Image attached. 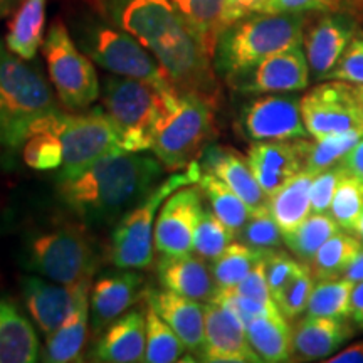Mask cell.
Wrapping results in <instances>:
<instances>
[{
    "mask_svg": "<svg viewBox=\"0 0 363 363\" xmlns=\"http://www.w3.org/2000/svg\"><path fill=\"white\" fill-rule=\"evenodd\" d=\"M266 0H225L222 11V27L234 24L251 13L259 12ZM222 29V30H224Z\"/></svg>",
    "mask_w": 363,
    "mask_h": 363,
    "instance_id": "obj_49",
    "label": "cell"
},
{
    "mask_svg": "<svg viewBox=\"0 0 363 363\" xmlns=\"http://www.w3.org/2000/svg\"><path fill=\"white\" fill-rule=\"evenodd\" d=\"M303 123L311 138L363 128V101L357 86L326 79L299 98Z\"/></svg>",
    "mask_w": 363,
    "mask_h": 363,
    "instance_id": "obj_12",
    "label": "cell"
},
{
    "mask_svg": "<svg viewBox=\"0 0 363 363\" xmlns=\"http://www.w3.org/2000/svg\"><path fill=\"white\" fill-rule=\"evenodd\" d=\"M347 172V170H345ZM363 212V185L355 177L345 174L340 182L328 214L337 220L340 229L345 233L355 234L358 219Z\"/></svg>",
    "mask_w": 363,
    "mask_h": 363,
    "instance_id": "obj_40",
    "label": "cell"
},
{
    "mask_svg": "<svg viewBox=\"0 0 363 363\" xmlns=\"http://www.w3.org/2000/svg\"><path fill=\"white\" fill-rule=\"evenodd\" d=\"M145 321H147V348H145V362L147 363H174L179 362L182 353L187 348L177 337L162 316L147 303L145 308Z\"/></svg>",
    "mask_w": 363,
    "mask_h": 363,
    "instance_id": "obj_38",
    "label": "cell"
},
{
    "mask_svg": "<svg viewBox=\"0 0 363 363\" xmlns=\"http://www.w3.org/2000/svg\"><path fill=\"white\" fill-rule=\"evenodd\" d=\"M234 238L235 234L214 214V211L203 207L195 225L192 251L197 252L202 259L214 261L225 251Z\"/></svg>",
    "mask_w": 363,
    "mask_h": 363,
    "instance_id": "obj_39",
    "label": "cell"
},
{
    "mask_svg": "<svg viewBox=\"0 0 363 363\" xmlns=\"http://www.w3.org/2000/svg\"><path fill=\"white\" fill-rule=\"evenodd\" d=\"M202 362H262L249 343L246 326L219 301L206 303V347Z\"/></svg>",
    "mask_w": 363,
    "mask_h": 363,
    "instance_id": "obj_17",
    "label": "cell"
},
{
    "mask_svg": "<svg viewBox=\"0 0 363 363\" xmlns=\"http://www.w3.org/2000/svg\"><path fill=\"white\" fill-rule=\"evenodd\" d=\"M345 169L342 163H335L330 169H326L315 175L311 185V212L315 214H325L330 211L331 201L337 192L340 182L345 177Z\"/></svg>",
    "mask_w": 363,
    "mask_h": 363,
    "instance_id": "obj_44",
    "label": "cell"
},
{
    "mask_svg": "<svg viewBox=\"0 0 363 363\" xmlns=\"http://www.w3.org/2000/svg\"><path fill=\"white\" fill-rule=\"evenodd\" d=\"M69 33L81 51L111 74L145 81L160 89H174L155 56L135 35L94 9L72 16Z\"/></svg>",
    "mask_w": 363,
    "mask_h": 363,
    "instance_id": "obj_5",
    "label": "cell"
},
{
    "mask_svg": "<svg viewBox=\"0 0 363 363\" xmlns=\"http://www.w3.org/2000/svg\"><path fill=\"white\" fill-rule=\"evenodd\" d=\"M59 111L38 67L0 43V145L17 150L35 121Z\"/></svg>",
    "mask_w": 363,
    "mask_h": 363,
    "instance_id": "obj_6",
    "label": "cell"
},
{
    "mask_svg": "<svg viewBox=\"0 0 363 363\" xmlns=\"http://www.w3.org/2000/svg\"><path fill=\"white\" fill-rule=\"evenodd\" d=\"M202 172H208L229 185L247 203L251 211H262L269 207V195L261 189L254 177L247 158L224 147H207L199 160Z\"/></svg>",
    "mask_w": 363,
    "mask_h": 363,
    "instance_id": "obj_22",
    "label": "cell"
},
{
    "mask_svg": "<svg viewBox=\"0 0 363 363\" xmlns=\"http://www.w3.org/2000/svg\"><path fill=\"white\" fill-rule=\"evenodd\" d=\"M24 0H0V19L16 12V9L21 6Z\"/></svg>",
    "mask_w": 363,
    "mask_h": 363,
    "instance_id": "obj_54",
    "label": "cell"
},
{
    "mask_svg": "<svg viewBox=\"0 0 363 363\" xmlns=\"http://www.w3.org/2000/svg\"><path fill=\"white\" fill-rule=\"evenodd\" d=\"M355 333L350 320L305 316L293 330V355L303 360H326Z\"/></svg>",
    "mask_w": 363,
    "mask_h": 363,
    "instance_id": "obj_25",
    "label": "cell"
},
{
    "mask_svg": "<svg viewBox=\"0 0 363 363\" xmlns=\"http://www.w3.org/2000/svg\"><path fill=\"white\" fill-rule=\"evenodd\" d=\"M91 283L76 286L72 310L56 331L48 335L44 360L51 363H69L81 360V353L88 338Z\"/></svg>",
    "mask_w": 363,
    "mask_h": 363,
    "instance_id": "obj_26",
    "label": "cell"
},
{
    "mask_svg": "<svg viewBox=\"0 0 363 363\" xmlns=\"http://www.w3.org/2000/svg\"><path fill=\"white\" fill-rule=\"evenodd\" d=\"M305 138L279 142H254L247 163L261 189L269 195L278 192L298 172L305 169Z\"/></svg>",
    "mask_w": 363,
    "mask_h": 363,
    "instance_id": "obj_19",
    "label": "cell"
},
{
    "mask_svg": "<svg viewBox=\"0 0 363 363\" xmlns=\"http://www.w3.org/2000/svg\"><path fill=\"white\" fill-rule=\"evenodd\" d=\"M264 257H262V259L257 262L251 271H249V274L240 281L238 286H235L233 291L244 294V296L259 299V301H274V298H272L271 294L269 284H267Z\"/></svg>",
    "mask_w": 363,
    "mask_h": 363,
    "instance_id": "obj_48",
    "label": "cell"
},
{
    "mask_svg": "<svg viewBox=\"0 0 363 363\" xmlns=\"http://www.w3.org/2000/svg\"><path fill=\"white\" fill-rule=\"evenodd\" d=\"M267 251H257L244 242H230L225 251L212 261L211 269L217 284V293L230 291L249 274Z\"/></svg>",
    "mask_w": 363,
    "mask_h": 363,
    "instance_id": "obj_34",
    "label": "cell"
},
{
    "mask_svg": "<svg viewBox=\"0 0 363 363\" xmlns=\"http://www.w3.org/2000/svg\"><path fill=\"white\" fill-rule=\"evenodd\" d=\"M305 26L306 16L301 12H256L227 26L217 39L216 72L225 79L272 54L301 45Z\"/></svg>",
    "mask_w": 363,
    "mask_h": 363,
    "instance_id": "obj_4",
    "label": "cell"
},
{
    "mask_svg": "<svg viewBox=\"0 0 363 363\" xmlns=\"http://www.w3.org/2000/svg\"><path fill=\"white\" fill-rule=\"evenodd\" d=\"M266 276L267 284H269L272 298H276L283 291V288L288 284V281L296 274V271L301 266V261L294 259L288 252L281 249H272L266 254Z\"/></svg>",
    "mask_w": 363,
    "mask_h": 363,
    "instance_id": "obj_47",
    "label": "cell"
},
{
    "mask_svg": "<svg viewBox=\"0 0 363 363\" xmlns=\"http://www.w3.org/2000/svg\"><path fill=\"white\" fill-rule=\"evenodd\" d=\"M147 321L143 310H131L111 321L93 347V360L106 363L145 362Z\"/></svg>",
    "mask_w": 363,
    "mask_h": 363,
    "instance_id": "obj_21",
    "label": "cell"
},
{
    "mask_svg": "<svg viewBox=\"0 0 363 363\" xmlns=\"http://www.w3.org/2000/svg\"><path fill=\"white\" fill-rule=\"evenodd\" d=\"M225 0H172L175 11L214 61L217 39L222 33V11Z\"/></svg>",
    "mask_w": 363,
    "mask_h": 363,
    "instance_id": "obj_31",
    "label": "cell"
},
{
    "mask_svg": "<svg viewBox=\"0 0 363 363\" xmlns=\"http://www.w3.org/2000/svg\"><path fill=\"white\" fill-rule=\"evenodd\" d=\"M39 340L33 323L11 299L0 298V363H33Z\"/></svg>",
    "mask_w": 363,
    "mask_h": 363,
    "instance_id": "obj_27",
    "label": "cell"
},
{
    "mask_svg": "<svg viewBox=\"0 0 363 363\" xmlns=\"http://www.w3.org/2000/svg\"><path fill=\"white\" fill-rule=\"evenodd\" d=\"M310 79V66L301 44L272 54L247 69L227 76L225 83L238 93L267 94L303 91L308 88Z\"/></svg>",
    "mask_w": 363,
    "mask_h": 363,
    "instance_id": "obj_13",
    "label": "cell"
},
{
    "mask_svg": "<svg viewBox=\"0 0 363 363\" xmlns=\"http://www.w3.org/2000/svg\"><path fill=\"white\" fill-rule=\"evenodd\" d=\"M197 184L199 187H201L202 194L207 197L214 214L219 217V219L235 234V238H238L240 229H242L244 224L247 222L249 216L252 214V211L249 208L247 203L244 202L229 185L224 184V182L214 174L202 172Z\"/></svg>",
    "mask_w": 363,
    "mask_h": 363,
    "instance_id": "obj_32",
    "label": "cell"
},
{
    "mask_svg": "<svg viewBox=\"0 0 363 363\" xmlns=\"http://www.w3.org/2000/svg\"><path fill=\"white\" fill-rule=\"evenodd\" d=\"M98 266V249L79 225L54 227L27 240L26 267L54 283H91Z\"/></svg>",
    "mask_w": 363,
    "mask_h": 363,
    "instance_id": "obj_8",
    "label": "cell"
},
{
    "mask_svg": "<svg viewBox=\"0 0 363 363\" xmlns=\"http://www.w3.org/2000/svg\"><path fill=\"white\" fill-rule=\"evenodd\" d=\"M340 230L342 229H340L337 220L328 212H325V214L311 212L296 229L284 234V244L296 256V259L310 262L318 252V249Z\"/></svg>",
    "mask_w": 363,
    "mask_h": 363,
    "instance_id": "obj_35",
    "label": "cell"
},
{
    "mask_svg": "<svg viewBox=\"0 0 363 363\" xmlns=\"http://www.w3.org/2000/svg\"><path fill=\"white\" fill-rule=\"evenodd\" d=\"M240 242L247 244L257 251H272L279 249L284 242L283 230L269 212V207L262 211H254L240 233L238 234Z\"/></svg>",
    "mask_w": 363,
    "mask_h": 363,
    "instance_id": "obj_41",
    "label": "cell"
},
{
    "mask_svg": "<svg viewBox=\"0 0 363 363\" xmlns=\"http://www.w3.org/2000/svg\"><path fill=\"white\" fill-rule=\"evenodd\" d=\"M214 104L194 94H180L153 140L152 152L165 169H187L214 138Z\"/></svg>",
    "mask_w": 363,
    "mask_h": 363,
    "instance_id": "obj_10",
    "label": "cell"
},
{
    "mask_svg": "<svg viewBox=\"0 0 363 363\" xmlns=\"http://www.w3.org/2000/svg\"><path fill=\"white\" fill-rule=\"evenodd\" d=\"M328 79H340L350 84L363 86V30L360 27L357 29L338 65L331 71Z\"/></svg>",
    "mask_w": 363,
    "mask_h": 363,
    "instance_id": "obj_46",
    "label": "cell"
},
{
    "mask_svg": "<svg viewBox=\"0 0 363 363\" xmlns=\"http://www.w3.org/2000/svg\"><path fill=\"white\" fill-rule=\"evenodd\" d=\"M315 283L316 279L313 276L310 266L301 261V266H299L296 274L288 281L283 291L274 298L276 305H278L279 311L283 313L286 320L291 321L301 315V313L306 311Z\"/></svg>",
    "mask_w": 363,
    "mask_h": 363,
    "instance_id": "obj_42",
    "label": "cell"
},
{
    "mask_svg": "<svg viewBox=\"0 0 363 363\" xmlns=\"http://www.w3.org/2000/svg\"><path fill=\"white\" fill-rule=\"evenodd\" d=\"M353 286L355 283L345 278L316 281L308 301L306 315L350 320Z\"/></svg>",
    "mask_w": 363,
    "mask_h": 363,
    "instance_id": "obj_37",
    "label": "cell"
},
{
    "mask_svg": "<svg viewBox=\"0 0 363 363\" xmlns=\"http://www.w3.org/2000/svg\"><path fill=\"white\" fill-rule=\"evenodd\" d=\"M357 86V84H355ZM357 91H358V94H360V98H362V101H363V86L360 84V86H357Z\"/></svg>",
    "mask_w": 363,
    "mask_h": 363,
    "instance_id": "obj_58",
    "label": "cell"
},
{
    "mask_svg": "<svg viewBox=\"0 0 363 363\" xmlns=\"http://www.w3.org/2000/svg\"><path fill=\"white\" fill-rule=\"evenodd\" d=\"M147 303L175 331L189 352L202 355L206 347V305L170 289H147Z\"/></svg>",
    "mask_w": 363,
    "mask_h": 363,
    "instance_id": "obj_20",
    "label": "cell"
},
{
    "mask_svg": "<svg viewBox=\"0 0 363 363\" xmlns=\"http://www.w3.org/2000/svg\"><path fill=\"white\" fill-rule=\"evenodd\" d=\"M240 130L252 142L310 138L299 99L288 94L267 93L251 99L240 113Z\"/></svg>",
    "mask_w": 363,
    "mask_h": 363,
    "instance_id": "obj_14",
    "label": "cell"
},
{
    "mask_svg": "<svg viewBox=\"0 0 363 363\" xmlns=\"http://www.w3.org/2000/svg\"><path fill=\"white\" fill-rule=\"evenodd\" d=\"M259 12H348L352 13L350 0H266ZM353 16V13H352Z\"/></svg>",
    "mask_w": 363,
    "mask_h": 363,
    "instance_id": "obj_45",
    "label": "cell"
},
{
    "mask_svg": "<svg viewBox=\"0 0 363 363\" xmlns=\"http://www.w3.org/2000/svg\"><path fill=\"white\" fill-rule=\"evenodd\" d=\"M363 246L355 234L340 230L318 249L310 262V269L316 281L342 278L345 269Z\"/></svg>",
    "mask_w": 363,
    "mask_h": 363,
    "instance_id": "obj_33",
    "label": "cell"
},
{
    "mask_svg": "<svg viewBox=\"0 0 363 363\" xmlns=\"http://www.w3.org/2000/svg\"><path fill=\"white\" fill-rule=\"evenodd\" d=\"M199 160L185 169L182 174H174L155 185L131 211L118 220L111 234L108 257L111 264L120 269H147L153 264V234H155L157 212H160L163 202L177 190L185 185L197 184L201 179Z\"/></svg>",
    "mask_w": 363,
    "mask_h": 363,
    "instance_id": "obj_7",
    "label": "cell"
},
{
    "mask_svg": "<svg viewBox=\"0 0 363 363\" xmlns=\"http://www.w3.org/2000/svg\"><path fill=\"white\" fill-rule=\"evenodd\" d=\"M362 136L363 128H355L313 138V142H308V138H305V143H303V147H305V169L303 170L316 175L330 169L355 147Z\"/></svg>",
    "mask_w": 363,
    "mask_h": 363,
    "instance_id": "obj_36",
    "label": "cell"
},
{
    "mask_svg": "<svg viewBox=\"0 0 363 363\" xmlns=\"http://www.w3.org/2000/svg\"><path fill=\"white\" fill-rule=\"evenodd\" d=\"M340 163H342L343 169L347 170V174L355 177V179L363 185V136L358 140L355 147L340 160Z\"/></svg>",
    "mask_w": 363,
    "mask_h": 363,
    "instance_id": "obj_50",
    "label": "cell"
},
{
    "mask_svg": "<svg viewBox=\"0 0 363 363\" xmlns=\"http://www.w3.org/2000/svg\"><path fill=\"white\" fill-rule=\"evenodd\" d=\"M315 174L298 172L269 197V212L283 235L291 233L311 214V185Z\"/></svg>",
    "mask_w": 363,
    "mask_h": 363,
    "instance_id": "obj_28",
    "label": "cell"
},
{
    "mask_svg": "<svg viewBox=\"0 0 363 363\" xmlns=\"http://www.w3.org/2000/svg\"><path fill=\"white\" fill-rule=\"evenodd\" d=\"M328 363H363V342H358L352 347H347L342 352L333 353V357L326 358Z\"/></svg>",
    "mask_w": 363,
    "mask_h": 363,
    "instance_id": "obj_51",
    "label": "cell"
},
{
    "mask_svg": "<svg viewBox=\"0 0 363 363\" xmlns=\"http://www.w3.org/2000/svg\"><path fill=\"white\" fill-rule=\"evenodd\" d=\"M101 13L135 35L162 66L172 88L217 106L214 61L175 11L172 0H101Z\"/></svg>",
    "mask_w": 363,
    "mask_h": 363,
    "instance_id": "obj_1",
    "label": "cell"
},
{
    "mask_svg": "<svg viewBox=\"0 0 363 363\" xmlns=\"http://www.w3.org/2000/svg\"><path fill=\"white\" fill-rule=\"evenodd\" d=\"M49 78L67 110H86L99 98V79L93 61L78 48L62 21H54L43 43Z\"/></svg>",
    "mask_w": 363,
    "mask_h": 363,
    "instance_id": "obj_11",
    "label": "cell"
},
{
    "mask_svg": "<svg viewBox=\"0 0 363 363\" xmlns=\"http://www.w3.org/2000/svg\"><path fill=\"white\" fill-rule=\"evenodd\" d=\"M342 278L352 281V283H362L363 281V247L358 251V254L353 257V261L345 269Z\"/></svg>",
    "mask_w": 363,
    "mask_h": 363,
    "instance_id": "obj_53",
    "label": "cell"
},
{
    "mask_svg": "<svg viewBox=\"0 0 363 363\" xmlns=\"http://www.w3.org/2000/svg\"><path fill=\"white\" fill-rule=\"evenodd\" d=\"M22 158L34 170H57L62 167V145L49 131H34L22 145Z\"/></svg>",
    "mask_w": 363,
    "mask_h": 363,
    "instance_id": "obj_43",
    "label": "cell"
},
{
    "mask_svg": "<svg viewBox=\"0 0 363 363\" xmlns=\"http://www.w3.org/2000/svg\"><path fill=\"white\" fill-rule=\"evenodd\" d=\"M157 274L163 288L195 301L208 303L217 294L214 274L206 259L190 252L177 256L163 254L157 262Z\"/></svg>",
    "mask_w": 363,
    "mask_h": 363,
    "instance_id": "obj_23",
    "label": "cell"
},
{
    "mask_svg": "<svg viewBox=\"0 0 363 363\" xmlns=\"http://www.w3.org/2000/svg\"><path fill=\"white\" fill-rule=\"evenodd\" d=\"M34 131H49L61 142L62 167L59 169V180L78 175L99 158L123 150L110 116L99 110L81 115L56 111L35 121L30 133Z\"/></svg>",
    "mask_w": 363,
    "mask_h": 363,
    "instance_id": "obj_9",
    "label": "cell"
},
{
    "mask_svg": "<svg viewBox=\"0 0 363 363\" xmlns=\"http://www.w3.org/2000/svg\"><path fill=\"white\" fill-rule=\"evenodd\" d=\"M22 294L30 316L44 335L56 331L72 310L76 286L45 281L39 276L22 278Z\"/></svg>",
    "mask_w": 363,
    "mask_h": 363,
    "instance_id": "obj_24",
    "label": "cell"
},
{
    "mask_svg": "<svg viewBox=\"0 0 363 363\" xmlns=\"http://www.w3.org/2000/svg\"><path fill=\"white\" fill-rule=\"evenodd\" d=\"M350 320L353 321V325H355L357 328L363 330V281L353 286Z\"/></svg>",
    "mask_w": 363,
    "mask_h": 363,
    "instance_id": "obj_52",
    "label": "cell"
},
{
    "mask_svg": "<svg viewBox=\"0 0 363 363\" xmlns=\"http://www.w3.org/2000/svg\"><path fill=\"white\" fill-rule=\"evenodd\" d=\"M45 0H24L9 22L6 45L13 54L33 61L44 43Z\"/></svg>",
    "mask_w": 363,
    "mask_h": 363,
    "instance_id": "obj_29",
    "label": "cell"
},
{
    "mask_svg": "<svg viewBox=\"0 0 363 363\" xmlns=\"http://www.w3.org/2000/svg\"><path fill=\"white\" fill-rule=\"evenodd\" d=\"M145 281L138 272L125 269L108 272L91 286L89 316L91 328L94 333H101L111 321L130 310L145 296Z\"/></svg>",
    "mask_w": 363,
    "mask_h": 363,
    "instance_id": "obj_18",
    "label": "cell"
},
{
    "mask_svg": "<svg viewBox=\"0 0 363 363\" xmlns=\"http://www.w3.org/2000/svg\"><path fill=\"white\" fill-rule=\"evenodd\" d=\"M180 93L160 89L145 81L106 76L101 103L115 126L121 148L126 152L152 150L153 140L169 113L179 103Z\"/></svg>",
    "mask_w": 363,
    "mask_h": 363,
    "instance_id": "obj_3",
    "label": "cell"
},
{
    "mask_svg": "<svg viewBox=\"0 0 363 363\" xmlns=\"http://www.w3.org/2000/svg\"><path fill=\"white\" fill-rule=\"evenodd\" d=\"M202 195L197 187L185 185L170 195L155 222L153 246L160 254H187L192 251L194 233L202 212Z\"/></svg>",
    "mask_w": 363,
    "mask_h": 363,
    "instance_id": "obj_16",
    "label": "cell"
},
{
    "mask_svg": "<svg viewBox=\"0 0 363 363\" xmlns=\"http://www.w3.org/2000/svg\"><path fill=\"white\" fill-rule=\"evenodd\" d=\"M249 343L262 362H289L293 357V330L284 316L254 318L246 326Z\"/></svg>",
    "mask_w": 363,
    "mask_h": 363,
    "instance_id": "obj_30",
    "label": "cell"
},
{
    "mask_svg": "<svg viewBox=\"0 0 363 363\" xmlns=\"http://www.w3.org/2000/svg\"><path fill=\"white\" fill-rule=\"evenodd\" d=\"M84 2L88 4V6H89L91 9H94V11L101 13V11H103V4H101V0H84Z\"/></svg>",
    "mask_w": 363,
    "mask_h": 363,
    "instance_id": "obj_57",
    "label": "cell"
},
{
    "mask_svg": "<svg viewBox=\"0 0 363 363\" xmlns=\"http://www.w3.org/2000/svg\"><path fill=\"white\" fill-rule=\"evenodd\" d=\"M350 6H352L353 16H357V13L363 12V0H350Z\"/></svg>",
    "mask_w": 363,
    "mask_h": 363,
    "instance_id": "obj_55",
    "label": "cell"
},
{
    "mask_svg": "<svg viewBox=\"0 0 363 363\" xmlns=\"http://www.w3.org/2000/svg\"><path fill=\"white\" fill-rule=\"evenodd\" d=\"M162 172L157 157L121 150L59 180L57 197L86 225H110L155 187Z\"/></svg>",
    "mask_w": 363,
    "mask_h": 363,
    "instance_id": "obj_2",
    "label": "cell"
},
{
    "mask_svg": "<svg viewBox=\"0 0 363 363\" xmlns=\"http://www.w3.org/2000/svg\"><path fill=\"white\" fill-rule=\"evenodd\" d=\"M358 29L355 16L348 12H323L305 26V49L310 74L315 81H326L338 65Z\"/></svg>",
    "mask_w": 363,
    "mask_h": 363,
    "instance_id": "obj_15",
    "label": "cell"
},
{
    "mask_svg": "<svg viewBox=\"0 0 363 363\" xmlns=\"http://www.w3.org/2000/svg\"><path fill=\"white\" fill-rule=\"evenodd\" d=\"M355 235H357V239L360 240L362 246H363V212H362L360 219H358V224H357V229H355Z\"/></svg>",
    "mask_w": 363,
    "mask_h": 363,
    "instance_id": "obj_56",
    "label": "cell"
}]
</instances>
